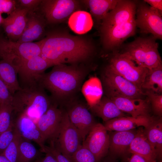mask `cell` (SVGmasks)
Instances as JSON below:
<instances>
[{
	"label": "cell",
	"mask_w": 162,
	"mask_h": 162,
	"mask_svg": "<svg viewBox=\"0 0 162 162\" xmlns=\"http://www.w3.org/2000/svg\"><path fill=\"white\" fill-rule=\"evenodd\" d=\"M137 2L119 0L115 8L102 21L100 35L103 47L106 50L118 51L126 39L135 35Z\"/></svg>",
	"instance_id": "1"
},
{
	"label": "cell",
	"mask_w": 162,
	"mask_h": 162,
	"mask_svg": "<svg viewBox=\"0 0 162 162\" xmlns=\"http://www.w3.org/2000/svg\"><path fill=\"white\" fill-rule=\"evenodd\" d=\"M41 41V55L53 66L67 63L76 65L88 59L94 50L88 40L63 32L50 33Z\"/></svg>",
	"instance_id": "2"
},
{
	"label": "cell",
	"mask_w": 162,
	"mask_h": 162,
	"mask_svg": "<svg viewBox=\"0 0 162 162\" xmlns=\"http://www.w3.org/2000/svg\"><path fill=\"white\" fill-rule=\"evenodd\" d=\"M88 72L76 65L58 64L42 75L38 84L50 93L53 103L64 105L75 98Z\"/></svg>",
	"instance_id": "3"
},
{
	"label": "cell",
	"mask_w": 162,
	"mask_h": 162,
	"mask_svg": "<svg viewBox=\"0 0 162 162\" xmlns=\"http://www.w3.org/2000/svg\"><path fill=\"white\" fill-rule=\"evenodd\" d=\"M51 99L39 84L21 87L13 95L14 112L23 114L36 122L52 103Z\"/></svg>",
	"instance_id": "4"
},
{
	"label": "cell",
	"mask_w": 162,
	"mask_h": 162,
	"mask_svg": "<svg viewBox=\"0 0 162 162\" xmlns=\"http://www.w3.org/2000/svg\"><path fill=\"white\" fill-rule=\"evenodd\" d=\"M152 35L138 37L125 44L121 53L138 65L150 69L162 65L158 44Z\"/></svg>",
	"instance_id": "5"
},
{
	"label": "cell",
	"mask_w": 162,
	"mask_h": 162,
	"mask_svg": "<svg viewBox=\"0 0 162 162\" xmlns=\"http://www.w3.org/2000/svg\"><path fill=\"white\" fill-rule=\"evenodd\" d=\"M41 40L36 42L14 41L0 36V59L6 60L18 68L26 60L41 55Z\"/></svg>",
	"instance_id": "6"
},
{
	"label": "cell",
	"mask_w": 162,
	"mask_h": 162,
	"mask_svg": "<svg viewBox=\"0 0 162 162\" xmlns=\"http://www.w3.org/2000/svg\"><path fill=\"white\" fill-rule=\"evenodd\" d=\"M102 79L105 93L109 98L121 97L144 99L146 96L142 90L107 66L104 69Z\"/></svg>",
	"instance_id": "7"
},
{
	"label": "cell",
	"mask_w": 162,
	"mask_h": 162,
	"mask_svg": "<svg viewBox=\"0 0 162 162\" xmlns=\"http://www.w3.org/2000/svg\"><path fill=\"white\" fill-rule=\"evenodd\" d=\"M107 66L141 89L149 70L147 68L136 66L133 61L118 51L113 52Z\"/></svg>",
	"instance_id": "8"
},
{
	"label": "cell",
	"mask_w": 162,
	"mask_h": 162,
	"mask_svg": "<svg viewBox=\"0 0 162 162\" xmlns=\"http://www.w3.org/2000/svg\"><path fill=\"white\" fill-rule=\"evenodd\" d=\"M162 13L143 1L137 3L136 26L141 33H151L156 39H162Z\"/></svg>",
	"instance_id": "9"
},
{
	"label": "cell",
	"mask_w": 162,
	"mask_h": 162,
	"mask_svg": "<svg viewBox=\"0 0 162 162\" xmlns=\"http://www.w3.org/2000/svg\"><path fill=\"white\" fill-rule=\"evenodd\" d=\"M39 6L46 22L50 24L64 22L76 11L81 4L76 0H42Z\"/></svg>",
	"instance_id": "10"
},
{
	"label": "cell",
	"mask_w": 162,
	"mask_h": 162,
	"mask_svg": "<svg viewBox=\"0 0 162 162\" xmlns=\"http://www.w3.org/2000/svg\"><path fill=\"white\" fill-rule=\"evenodd\" d=\"M82 141L78 131L71 123L67 113L63 109L58 135L55 142L56 146L54 145L55 146L63 155L70 160L82 145Z\"/></svg>",
	"instance_id": "11"
},
{
	"label": "cell",
	"mask_w": 162,
	"mask_h": 162,
	"mask_svg": "<svg viewBox=\"0 0 162 162\" xmlns=\"http://www.w3.org/2000/svg\"><path fill=\"white\" fill-rule=\"evenodd\" d=\"M64 106L69 119L78 131L82 142L89 132L97 123L85 104L74 99Z\"/></svg>",
	"instance_id": "12"
},
{
	"label": "cell",
	"mask_w": 162,
	"mask_h": 162,
	"mask_svg": "<svg viewBox=\"0 0 162 162\" xmlns=\"http://www.w3.org/2000/svg\"><path fill=\"white\" fill-rule=\"evenodd\" d=\"M53 64L42 56L30 58L18 67V74L23 86H31L38 84L44 71Z\"/></svg>",
	"instance_id": "13"
},
{
	"label": "cell",
	"mask_w": 162,
	"mask_h": 162,
	"mask_svg": "<svg viewBox=\"0 0 162 162\" xmlns=\"http://www.w3.org/2000/svg\"><path fill=\"white\" fill-rule=\"evenodd\" d=\"M63 111V109L59 108L57 105L52 103L36 123L44 142L48 140L54 143L56 141L58 135Z\"/></svg>",
	"instance_id": "14"
},
{
	"label": "cell",
	"mask_w": 162,
	"mask_h": 162,
	"mask_svg": "<svg viewBox=\"0 0 162 162\" xmlns=\"http://www.w3.org/2000/svg\"><path fill=\"white\" fill-rule=\"evenodd\" d=\"M103 124L96 123L87 136L82 145L94 155L97 162H99L108 154L109 137Z\"/></svg>",
	"instance_id": "15"
},
{
	"label": "cell",
	"mask_w": 162,
	"mask_h": 162,
	"mask_svg": "<svg viewBox=\"0 0 162 162\" xmlns=\"http://www.w3.org/2000/svg\"><path fill=\"white\" fill-rule=\"evenodd\" d=\"M28 9L18 7L11 14L3 18L1 24L9 39L18 40L26 26Z\"/></svg>",
	"instance_id": "16"
},
{
	"label": "cell",
	"mask_w": 162,
	"mask_h": 162,
	"mask_svg": "<svg viewBox=\"0 0 162 162\" xmlns=\"http://www.w3.org/2000/svg\"><path fill=\"white\" fill-rule=\"evenodd\" d=\"M137 129L125 131H111L109 134V152L112 158L124 156L129 153L131 142Z\"/></svg>",
	"instance_id": "17"
},
{
	"label": "cell",
	"mask_w": 162,
	"mask_h": 162,
	"mask_svg": "<svg viewBox=\"0 0 162 162\" xmlns=\"http://www.w3.org/2000/svg\"><path fill=\"white\" fill-rule=\"evenodd\" d=\"M153 116H124L115 118L105 122L107 131H125L142 127L146 128L156 119Z\"/></svg>",
	"instance_id": "18"
},
{
	"label": "cell",
	"mask_w": 162,
	"mask_h": 162,
	"mask_svg": "<svg viewBox=\"0 0 162 162\" xmlns=\"http://www.w3.org/2000/svg\"><path fill=\"white\" fill-rule=\"evenodd\" d=\"M110 98L121 111L130 114L132 116H151V106L147 98L145 99L121 97Z\"/></svg>",
	"instance_id": "19"
},
{
	"label": "cell",
	"mask_w": 162,
	"mask_h": 162,
	"mask_svg": "<svg viewBox=\"0 0 162 162\" xmlns=\"http://www.w3.org/2000/svg\"><path fill=\"white\" fill-rule=\"evenodd\" d=\"M29 11L25 30L18 40L22 43L32 42L41 38L45 31L46 21L41 13Z\"/></svg>",
	"instance_id": "20"
},
{
	"label": "cell",
	"mask_w": 162,
	"mask_h": 162,
	"mask_svg": "<svg viewBox=\"0 0 162 162\" xmlns=\"http://www.w3.org/2000/svg\"><path fill=\"white\" fill-rule=\"evenodd\" d=\"M19 115L15 126L21 137L36 142L44 152L46 146L36 123L23 114H20Z\"/></svg>",
	"instance_id": "21"
},
{
	"label": "cell",
	"mask_w": 162,
	"mask_h": 162,
	"mask_svg": "<svg viewBox=\"0 0 162 162\" xmlns=\"http://www.w3.org/2000/svg\"><path fill=\"white\" fill-rule=\"evenodd\" d=\"M129 153L139 155L149 162H157L155 152L148 141L142 127H139L135 137L131 142Z\"/></svg>",
	"instance_id": "22"
},
{
	"label": "cell",
	"mask_w": 162,
	"mask_h": 162,
	"mask_svg": "<svg viewBox=\"0 0 162 162\" xmlns=\"http://www.w3.org/2000/svg\"><path fill=\"white\" fill-rule=\"evenodd\" d=\"M89 108L95 115L105 122L115 118L127 116L107 97L102 98L99 101Z\"/></svg>",
	"instance_id": "23"
},
{
	"label": "cell",
	"mask_w": 162,
	"mask_h": 162,
	"mask_svg": "<svg viewBox=\"0 0 162 162\" xmlns=\"http://www.w3.org/2000/svg\"><path fill=\"white\" fill-rule=\"evenodd\" d=\"M148 141L154 150L157 160L161 162L162 157V118H157L148 127L144 128Z\"/></svg>",
	"instance_id": "24"
},
{
	"label": "cell",
	"mask_w": 162,
	"mask_h": 162,
	"mask_svg": "<svg viewBox=\"0 0 162 162\" xmlns=\"http://www.w3.org/2000/svg\"><path fill=\"white\" fill-rule=\"evenodd\" d=\"M18 69L9 62L0 60V78L13 94L21 89L17 79Z\"/></svg>",
	"instance_id": "25"
},
{
	"label": "cell",
	"mask_w": 162,
	"mask_h": 162,
	"mask_svg": "<svg viewBox=\"0 0 162 162\" xmlns=\"http://www.w3.org/2000/svg\"><path fill=\"white\" fill-rule=\"evenodd\" d=\"M68 24L75 33L80 34L88 32L92 28L93 20L88 12L81 10L74 12L68 18Z\"/></svg>",
	"instance_id": "26"
},
{
	"label": "cell",
	"mask_w": 162,
	"mask_h": 162,
	"mask_svg": "<svg viewBox=\"0 0 162 162\" xmlns=\"http://www.w3.org/2000/svg\"><path fill=\"white\" fill-rule=\"evenodd\" d=\"M119 0H84L81 2L90 9L98 22L102 21L106 14L116 7Z\"/></svg>",
	"instance_id": "27"
},
{
	"label": "cell",
	"mask_w": 162,
	"mask_h": 162,
	"mask_svg": "<svg viewBox=\"0 0 162 162\" xmlns=\"http://www.w3.org/2000/svg\"><path fill=\"white\" fill-rule=\"evenodd\" d=\"M82 91L91 107L100 101L103 94V89L100 80L96 77H92L83 85Z\"/></svg>",
	"instance_id": "28"
},
{
	"label": "cell",
	"mask_w": 162,
	"mask_h": 162,
	"mask_svg": "<svg viewBox=\"0 0 162 162\" xmlns=\"http://www.w3.org/2000/svg\"><path fill=\"white\" fill-rule=\"evenodd\" d=\"M141 88L143 91L151 90L162 94V65L149 69Z\"/></svg>",
	"instance_id": "29"
},
{
	"label": "cell",
	"mask_w": 162,
	"mask_h": 162,
	"mask_svg": "<svg viewBox=\"0 0 162 162\" xmlns=\"http://www.w3.org/2000/svg\"><path fill=\"white\" fill-rule=\"evenodd\" d=\"M38 154L37 150L30 140L21 137L19 145L17 162H31Z\"/></svg>",
	"instance_id": "30"
},
{
	"label": "cell",
	"mask_w": 162,
	"mask_h": 162,
	"mask_svg": "<svg viewBox=\"0 0 162 162\" xmlns=\"http://www.w3.org/2000/svg\"><path fill=\"white\" fill-rule=\"evenodd\" d=\"M14 110L10 105L0 104V134L12 128Z\"/></svg>",
	"instance_id": "31"
},
{
	"label": "cell",
	"mask_w": 162,
	"mask_h": 162,
	"mask_svg": "<svg viewBox=\"0 0 162 162\" xmlns=\"http://www.w3.org/2000/svg\"><path fill=\"white\" fill-rule=\"evenodd\" d=\"M21 137L16 129L14 139L2 153L10 162H17L19 145Z\"/></svg>",
	"instance_id": "32"
},
{
	"label": "cell",
	"mask_w": 162,
	"mask_h": 162,
	"mask_svg": "<svg viewBox=\"0 0 162 162\" xmlns=\"http://www.w3.org/2000/svg\"><path fill=\"white\" fill-rule=\"evenodd\" d=\"M149 100L152 110L159 117L162 116V94L155 93L151 90L144 92Z\"/></svg>",
	"instance_id": "33"
},
{
	"label": "cell",
	"mask_w": 162,
	"mask_h": 162,
	"mask_svg": "<svg viewBox=\"0 0 162 162\" xmlns=\"http://www.w3.org/2000/svg\"><path fill=\"white\" fill-rule=\"evenodd\" d=\"M70 160L71 162H97L93 154L82 144Z\"/></svg>",
	"instance_id": "34"
},
{
	"label": "cell",
	"mask_w": 162,
	"mask_h": 162,
	"mask_svg": "<svg viewBox=\"0 0 162 162\" xmlns=\"http://www.w3.org/2000/svg\"><path fill=\"white\" fill-rule=\"evenodd\" d=\"M16 131L14 126L0 134V154H2L14 139Z\"/></svg>",
	"instance_id": "35"
},
{
	"label": "cell",
	"mask_w": 162,
	"mask_h": 162,
	"mask_svg": "<svg viewBox=\"0 0 162 162\" xmlns=\"http://www.w3.org/2000/svg\"><path fill=\"white\" fill-rule=\"evenodd\" d=\"M13 100V95L5 83L0 78V104L12 106Z\"/></svg>",
	"instance_id": "36"
},
{
	"label": "cell",
	"mask_w": 162,
	"mask_h": 162,
	"mask_svg": "<svg viewBox=\"0 0 162 162\" xmlns=\"http://www.w3.org/2000/svg\"><path fill=\"white\" fill-rule=\"evenodd\" d=\"M17 5L16 0H0V12L9 15L18 8Z\"/></svg>",
	"instance_id": "37"
},
{
	"label": "cell",
	"mask_w": 162,
	"mask_h": 162,
	"mask_svg": "<svg viewBox=\"0 0 162 162\" xmlns=\"http://www.w3.org/2000/svg\"><path fill=\"white\" fill-rule=\"evenodd\" d=\"M42 0H17L19 7L28 9L29 11L37 10Z\"/></svg>",
	"instance_id": "38"
},
{
	"label": "cell",
	"mask_w": 162,
	"mask_h": 162,
	"mask_svg": "<svg viewBox=\"0 0 162 162\" xmlns=\"http://www.w3.org/2000/svg\"><path fill=\"white\" fill-rule=\"evenodd\" d=\"M46 152L51 153L58 162H71L68 158L63 155L53 144L51 143L49 147L46 146L45 153Z\"/></svg>",
	"instance_id": "39"
},
{
	"label": "cell",
	"mask_w": 162,
	"mask_h": 162,
	"mask_svg": "<svg viewBox=\"0 0 162 162\" xmlns=\"http://www.w3.org/2000/svg\"><path fill=\"white\" fill-rule=\"evenodd\" d=\"M143 1L149 4L151 7L157 9L162 13V0H144Z\"/></svg>",
	"instance_id": "40"
},
{
	"label": "cell",
	"mask_w": 162,
	"mask_h": 162,
	"mask_svg": "<svg viewBox=\"0 0 162 162\" xmlns=\"http://www.w3.org/2000/svg\"><path fill=\"white\" fill-rule=\"evenodd\" d=\"M45 156L43 159L36 162H58L55 158L50 153H45Z\"/></svg>",
	"instance_id": "41"
},
{
	"label": "cell",
	"mask_w": 162,
	"mask_h": 162,
	"mask_svg": "<svg viewBox=\"0 0 162 162\" xmlns=\"http://www.w3.org/2000/svg\"><path fill=\"white\" fill-rule=\"evenodd\" d=\"M132 154L128 162H149L142 157L135 154Z\"/></svg>",
	"instance_id": "42"
},
{
	"label": "cell",
	"mask_w": 162,
	"mask_h": 162,
	"mask_svg": "<svg viewBox=\"0 0 162 162\" xmlns=\"http://www.w3.org/2000/svg\"><path fill=\"white\" fill-rule=\"evenodd\" d=\"M0 162H10L2 154H0Z\"/></svg>",
	"instance_id": "43"
},
{
	"label": "cell",
	"mask_w": 162,
	"mask_h": 162,
	"mask_svg": "<svg viewBox=\"0 0 162 162\" xmlns=\"http://www.w3.org/2000/svg\"><path fill=\"white\" fill-rule=\"evenodd\" d=\"M103 162H115L113 158H108L105 160Z\"/></svg>",
	"instance_id": "44"
},
{
	"label": "cell",
	"mask_w": 162,
	"mask_h": 162,
	"mask_svg": "<svg viewBox=\"0 0 162 162\" xmlns=\"http://www.w3.org/2000/svg\"><path fill=\"white\" fill-rule=\"evenodd\" d=\"M2 14L0 12V26L1 25L3 19V18L2 17Z\"/></svg>",
	"instance_id": "45"
},
{
	"label": "cell",
	"mask_w": 162,
	"mask_h": 162,
	"mask_svg": "<svg viewBox=\"0 0 162 162\" xmlns=\"http://www.w3.org/2000/svg\"></svg>",
	"instance_id": "46"
}]
</instances>
